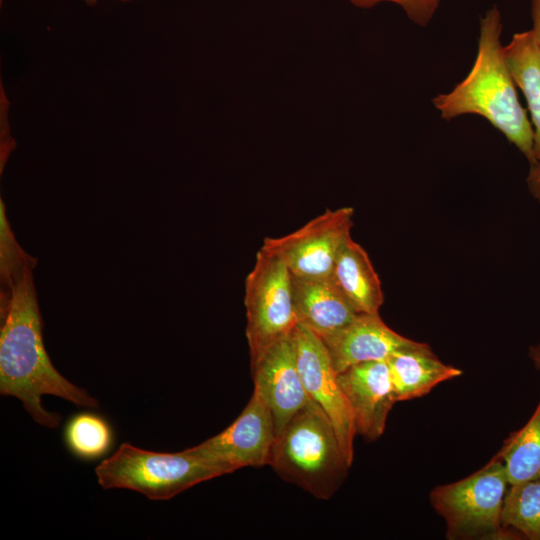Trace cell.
<instances>
[{
    "mask_svg": "<svg viewBox=\"0 0 540 540\" xmlns=\"http://www.w3.org/2000/svg\"><path fill=\"white\" fill-rule=\"evenodd\" d=\"M33 268L22 270L8 293L0 296V393L18 398L38 424L55 428L61 416L43 407V395L87 408L99 403L62 376L46 352Z\"/></svg>",
    "mask_w": 540,
    "mask_h": 540,
    "instance_id": "cell-1",
    "label": "cell"
},
{
    "mask_svg": "<svg viewBox=\"0 0 540 540\" xmlns=\"http://www.w3.org/2000/svg\"><path fill=\"white\" fill-rule=\"evenodd\" d=\"M501 33V14L494 5L480 19L477 54L471 70L454 89L438 94L432 102L445 120L467 114L485 118L531 165L535 163L533 127L519 102L500 42Z\"/></svg>",
    "mask_w": 540,
    "mask_h": 540,
    "instance_id": "cell-2",
    "label": "cell"
},
{
    "mask_svg": "<svg viewBox=\"0 0 540 540\" xmlns=\"http://www.w3.org/2000/svg\"><path fill=\"white\" fill-rule=\"evenodd\" d=\"M268 465L319 499L333 496L351 466L330 419L311 399L276 436Z\"/></svg>",
    "mask_w": 540,
    "mask_h": 540,
    "instance_id": "cell-3",
    "label": "cell"
},
{
    "mask_svg": "<svg viewBox=\"0 0 540 540\" xmlns=\"http://www.w3.org/2000/svg\"><path fill=\"white\" fill-rule=\"evenodd\" d=\"M103 489L123 488L152 500L173 498L188 488L224 475L222 469L194 453L153 452L122 443L95 469Z\"/></svg>",
    "mask_w": 540,
    "mask_h": 540,
    "instance_id": "cell-4",
    "label": "cell"
},
{
    "mask_svg": "<svg viewBox=\"0 0 540 540\" xmlns=\"http://www.w3.org/2000/svg\"><path fill=\"white\" fill-rule=\"evenodd\" d=\"M508 487L505 467L497 455L475 473L435 487L430 502L446 523V538L521 539L502 525Z\"/></svg>",
    "mask_w": 540,
    "mask_h": 540,
    "instance_id": "cell-5",
    "label": "cell"
},
{
    "mask_svg": "<svg viewBox=\"0 0 540 540\" xmlns=\"http://www.w3.org/2000/svg\"><path fill=\"white\" fill-rule=\"evenodd\" d=\"M246 337L251 364L298 324L292 295V276L277 257L259 249L245 279Z\"/></svg>",
    "mask_w": 540,
    "mask_h": 540,
    "instance_id": "cell-6",
    "label": "cell"
},
{
    "mask_svg": "<svg viewBox=\"0 0 540 540\" xmlns=\"http://www.w3.org/2000/svg\"><path fill=\"white\" fill-rule=\"evenodd\" d=\"M352 207L327 209L297 230L281 237H266L261 250L280 259L292 276L330 277L336 258L351 237Z\"/></svg>",
    "mask_w": 540,
    "mask_h": 540,
    "instance_id": "cell-7",
    "label": "cell"
},
{
    "mask_svg": "<svg viewBox=\"0 0 540 540\" xmlns=\"http://www.w3.org/2000/svg\"><path fill=\"white\" fill-rule=\"evenodd\" d=\"M276 440L272 412L255 391L237 419L219 434L190 449L223 470L267 465Z\"/></svg>",
    "mask_w": 540,
    "mask_h": 540,
    "instance_id": "cell-8",
    "label": "cell"
},
{
    "mask_svg": "<svg viewBox=\"0 0 540 540\" xmlns=\"http://www.w3.org/2000/svg\"><path fill=\"white\" fill-rule=\"evenodd\" d=\"M297 365L305 390L330 419L343 454L351 465L354 437L357 434L349 403L338 382L328 349L323 340L297 324L293 331Z\"/></svg>",
    "mask_w": 540,
    "mask_h": 540,
    "instance_id": "cell-9",
    "label": "cell"
},
{
    "mask_svg": "<svg viewBox=\"0 0 540 540\" xmlns=\"http://www.w3.org/2000/svg\"><path fill=\"white\" fill-rule=\"evenodd\" d=\"M251 369L254 391L270 408L277 436L310 401L298 369L293 333L267 348Z\"/></svg>",
    "mask_w": 540,
    "mask_h": 540,
    "instance_id": "cell-10",
    "label": "cell"
},
{
    "mask_svg": "<svg viewBox=\"0 0 540 540\" xmlns=\"http://www.w3.org/2000/svg\"><path fill=\"white\" fill-rule=\"evenodd\" d=\"M337 377L351 408L356 433L368 440H377L397 402L387 361L353 365L339 372Z\"/></svg>",
    "mask_w": 540,
    "mask_h": 540,
    "instance_id": "cell-11",
    "label": "cell"
},
{
    "mask_svg": "<svg viewBox=\"0 0 540 540\" xmlns=\"http://www.w3.org/2000/svg\"><path fill=\"white\" fill-rule=\"evenodd\" d=\"M335 370L371 361H386L415 341L392 330L379 314L358 313L344 328L323 340Z\"/></svg>",
    "mask_w": 540,
    "mask_h": 540,
    "instance_id": "cell-12",
    "label": "cell"
},
{
    "mask_svg": "<svg viewBox=\"0 0 540 540\" xmlns=\"http://www.w3.org/2000/svg\"><path fill=\"white\" fill-rule=\"evenodd\" d=\"M292 295L298 324L308 328L322 340L344 328L358 314L331 276H292Z\"/></svg>",
    "mask_w": 540,
    "mask_h": 540,
    "instance_id": "cell-13",
    "label": "cell"
},
{
    "mask_svg": "<svg viewBox=\"0 0 540 540\" xmlns=\"http://www.w3.org/2000/svg\"><path fill=\"white\" fill-rule=\"evenodd\" d=\"M386 361L397 402L422 397L441 382L462 374L460 369L443 363L426 343L416 341Z\"/></svg>",
    "mask_w": 540,
    "mask_h": 540,
    "instance_id": "cell-14",
    "label": "cell"
},
{
    "mask_svg": "<svg viewBox=\"0 0 540 540\" xmlns=\"http://www.w3.org/2000/svg\"><path fill=\"white\" fill-rule=\"evenodd\" d=\"M331 277L357 313L379 314L384 302L381 281L368 253L351 237L341 248Z\"/></svg>",
    "mask_w": 540,
    "mask_h": 540,
    "instance_id": "cell-15",
    "label": "cell"
},
{
    "mask_svg": "<svg viewBox=\"0 0 540 540\" xmlns=\"http://www.w3.org/2000/svg\"><path fill=\"white\" fill-rule=\"evenodd\" d=\"M512 78L525 96L533 127L535 163L540 162V45L532 29L515 33L504 46Z\"/></svg>",
    "mask_w": 540,
    "mask_h": 540,
    "instance_id": "cell-16",
    "label": "cell"
},
{
    "mask_svg": "<svg viewBox=\"0 0 540 540\" xmlns=\"http://www.w3.org/2000/svg\"><path fill=\"white\" fill-rule=\"evenodd\" d=\"M496 455L509 485L540 478V399L530 419L509 435Z\"/></svg>",
    "mask_w": 540,
    "mask_h": 540,
    "instance_id": "cell-17",
    "label": "cell"
},
{
    "mask_svg": "<svg viewBox=\"0 0 540 540\" xmlns=\"http://www.w3.org/2000/svg\"><path fill=\"white\" fill-rule=\"evenodd\" d=\"M502 525L521 539L540 540V478L509 485Z\"/></svg>",
    "mask_w": 540,
    "mask_h": 540,
    "instance_id": "cell-18",
    "label": "cell"
},
{
    "mask_svg": "<svg viewBox=\"0 0 540 540\" xmlns=\"http://www.w3.org/2000/svg\"><path fill=\"white\" fill-rule=\"evenodd\" d=\"M68 450L82 460H96L105 456L113 446L114 434L110 423L93 412L73 415L63 431Z\"/></svg>",
    "mask_w": 540,
    "mask_h": 540,
    "instance_id": "cell-19",
    "label": "cell"
},
{
    "mask_svg": "<svg viewBox=\"0 0 540 540\" xmlns=\"http://www.w3.org/2000/svg\"><path fill=\"white\" fill-rule=\"evenodd\" d=\"M37 259L27 254L16 241L8 223L5 205L0 201V277L1 296L6 295L16 276Z\"/></svg>",
    "mask_w": 540,
    "mask_h": 540,
    "instance_id": "cell-20",
    "label": "cell"
},
{
    "mask_svg": "<svg viewBox=\"0 0 540 540\" xmlns=\"http://www.w3.org/2000/svg\"><path fill=\"white\" fill-rule=\"evenodd\" d=\"M442 0H350L359 8H371L381 2H391L400 6L415 24L425 27L433 18Z\"/></svg>",
    "mask_w": 540,
    "mask_h": 540,
    "instance_id": "cell-21",
    "label": "cell"
},
{
    "mask_svg": "<svg viewBox=\"0 0 540 540\" xmlns=\"http://www.w3.org/2000/svg\"><path fill=\"white\" fill-rule=\"evenodd\" d=\"M526 182L530 193L540 204V162L530 165Z\"/></svg>",
    "mask_w": 540,
    "mask_h": 540,
    "instance_id": "cell-22",
    "label": "cell"
},
{
    "mask_svg": "<svg viewBox=\"0 0 540 540\" xmlns=\"http://www.w3.org/2000/svg\"><path fill=\"white\" fill-rule=\"evenodd\" d=\"M531 14H532V30L535 38L540 45V6L534 2H531Z\"/></svg>",
    "mask_w": 540,
    "mask_h": 540,
    "instance_id": "cell-23",
    "label": "cell"
},
{
    "mask_svg": "<svg viewBox=\"0 0 540 540\" xmlns=\"http://www.w3.org/2000/svg\"><path fill=\"white\" fill-rule=\"evenodd\" d=\"M528 356L535 368L540 372V343L529 348Z\"/></svg>",
    "mask_w": 540,
    "mask_h": 540,
    "instance_id": "cell-24",
    "label": "cell"
},
{
    "mask_svg": "<svg viewBox=\"0 0 540 540\" xmlns=\"http://www.w3.org/2000/svg\"><path fill=\"white\" fill-rule=\"evenodd\" d=\"M84 1L88 5H94L97 2V0H84Z\"/></svg>",
    "mask_w": 540,
    "mask_h": 540,
    "instance_id": "cell-25",
    "label": "cell"
},
{
    "mask_svg": "<svg viewBox=\"0 0 540 540\" xmlns=\"http://www.w3.org/2000/svg\"><path fill=\"white\" fill-rule=\"evenodd\" d=\"M531 2H534L540 6V0H531Z\"/></svg>",
    "mask_w": 540,
    "mask_h": 540,
    "instance_id": "cell-26",
    "label": "cell"
},
{
    "mask_svg": "<svg viewBox=\"0 0 540 540\" xmlns=\"http://www.w3.org/2000/svg\"><path fill=\"white\" fill-rule=\"evenodd\" d=\"M118 1H121V2H128V1H131V0H118Z\"/></svg>",
    "mask_w": 540,
    "mask_h": 540,
    "instance_id": "cell-27",
    "label": "cell"
}]
</instances>
